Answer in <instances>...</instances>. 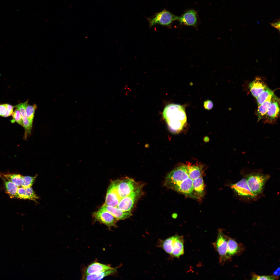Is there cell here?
<instances>
[{"label": "cell", "mask_w": 280, "mask_h": 280, "mask_svg": "<svg viewBox=\"0 0 280 280\" xmlns=\"http://www.w3.org/2000/svg\"><path fill=\"white\" fill-rule=\"evenodd\" d=\"M193 198L198 199L202 197L205 193V186L201 176L193 181Z\"/></svg>", "instance_id": "18"}, {"label": "cell", "mask_w": 280, "mask_h": 280, "mask_svg": "<svg viewBox=\"0 0 280 280\" xmlns=\"http://www.w3.org/2000/svg\"><path fill=\"white\" fill-rule=\"evenodd\" d=\"M280 275V268H278L273 272V275L278 277Z\"/></svg>", "instance_id": "35"}, {"label": "cell", "mask_w": 280, "mask_h": 280, "mask_svg": "<svg viewBox=\"0 0 280 280\" xmlns=\"http://www.w3.org/2000/svg\"><path fill=\"white\" fill-rule=\"evenodd\" d=\"M16 198L20 199H30L34 201H36L38 199V197L31 187L26 188L19 187Z\"/></svg>", "instance_id": "19"}, {"label": "cell", "mask_w": 280, "mask_h": 280, "mask_svg": "<svg viewBox=\"0 0 280 280\" xmlns=\"http://www.w3.org/2000/svg\"><path fill=\"white\" fill-rule=\"evenodd\" d=\"M14 107V106L7 104V112L4 117H8L10 116L13 112Z\"/></svg>", "instance_id": "33"}, {"label": "cell", "mask_w": 280, "mask_h": 280, "mask_svg": "<svg viewBox=\"0 0 280 280\" xmlns=\"http://www.w3.org/2000/svg\"><path fill=\"white\" fill-rule=\"evenodd\" d=\"M178 18V16L164 9L148 19L150 27L157 24L171 27L173 22L177 20Z\"/></svg>", "instance_id": "5"}, {"label": "cell", "mask_w": 280, "mask_h": 280, "mask_svg": "<svg viewBox=\"0 0 280 280\" xmlns=\"http://www.w3.org/2000/svg\"><path fill=\"white\" fill-rule=\"evenodd\" d=\"M186 166L189 177L193 180L201 177L202 167L198 165L187 164Z\"/></svg>", "instance_id": "22"}, {"label": "cell", "mask_w": 280, "mask_h": 280, "mask_svg": "<svg viewBox=\"0 0 280 280\" xmlns=\"http://www.w3.org/2000/svg\"><path fill=\"white\" fill-rule=\"evenodd\" d=\"M177 20L181 25L197 28L198 22V12L193 9L188 10L180 16L178 17Z\"/></svg>", "instance_id": "9"}, {"label": "cell", "mask_w": 280, "mask_h": 280, "mask_svg": "<svg viewBox=\"0 0 280 280\" xmlns=\"http://www.w3.org/2000/svg\"><path fill=\"white\" fill-rule=\"evenodd\" d=\"M110 266L97 262L91 264L85 269L84 275H89L113 269Z\"/></svg>", "instance_id": "20"}, {"label": "cell", "mask_w": 280, "mask_h": 280, "mask_svg": "<svg viewBox=\"0 0 280 280\" xmlns=\"http://www.w3.org/2000/svg\"><path fill=\"white\" fill-rule=\"evenodd\" d=\"M267 87L262 79L259 77H256L249 85L250 90L255 98Z\"/></svg>", "instance_id": "17"}, {"label": "cell", "mask_w": 280, "mask_h": 280, "mask_svg": "<svg viewBox=\"0 0 280 280\" xmlns=\"http://www.w3.org/2000/svg\"><path fill=\"white\" fill-rule=\"evenodd\" d=\"M229 237L225 235L222 230H219L216 240L214 244V247L220 256V262L224 263L226 261L227 243Z\"/></svg>", "instance_id": "8"}, {"label": "cell", "mask_w": 280, "mask_h": 280, "mask_svg": "<svg viewBox=\"0 0 280 280\" xmlns=\"http://www.w3.org/2000/svg\"><path fill=\"white\" fill-rule=\"evenodd\" d=\"M143 184H140L127 196L122 198L117 207L124 211H130L142 193Z\"/></svg>", "instance_id": "6"}, {"label": "cell", "mask_w": 280, "mask_h": 280, "mask_svg": "<svg viewBox=\"0 0 280 280\" xmlns=\"http://www.w3.org/2000/svg\"><path fill=\"white\" fill-rule=\"evenodd\" d=\"M37 108L35 103L32 105L28 104L26 109L27 116L31 125H32L36 110Z\"/></svg>", "instance_id": "27"}, {"label": "cell", "mask_w": 280, "mask_h": 280, "mask_svg": "<svg viewBox=\"0 0 280 280\" xmlns=\"http://www.w3.org/2000/svg\"><path fill=\"white\" fill-rule=\"evenodd\" d=\"M270 24L272 26L276 29L279 32H280V24L279 19L275 22L270 23Z\"/></svg>", "instance_id": "34"}, {"label": "cell", "mask_w": 280, "mask_h": 280, "mask_svg": "<svg viewBox=\"0 0 280 280\" xmlns=\"http://www.w3.org/2000/svg\"><path fill=\"white\" fill-rule=\"evenodd\" d=\"M279 100L274 94L272 95L270 104L264 117L265 123H274L277 118L279 112Z\"/></svg>", "instance_id": "11"}, {"label": "cell", "mask_w": 280, "mask_h": 280, "mask_svg": "<svg viewBox=\"0 0 280 280\" xmlns=\"http://www.w3.org/2000/svg\"><path fill=\"white\" fill-rule=\"evenodd\" d=\"M99 209L107 211L111 214L118 220L126 219L132 215L131 211H124L117 207L110 206L104 204Z\"/></svg>", "instance_id": "16"}, {"label": "cell", "mask_w": 280, "mask_h": 280, "mask_svg": "<svg viewBox=\"0 0 280 280\" xmlns=\"http://www.w3.org/2000/svg\"><path fill=\"white\" fill-rule=\"evenodd\" d=\"M163 116L170 130L174 132L181 130L186 123L187 117L184 108L180 104H171L166 106Z\"/></svg>", "instance_id": "1"}, {"label": "cell", "mask_w": 280, "mask_h": 280, "mask_svg": "<svg viewBox=\"0 0 280 280\" xmlns=\"http://www.w3.org/2000/svg\"><path fill=\"white\" fill-rule=\"evenodd\" d=\"M157 246L163 249L172 257L178 258L184 253V240L183 236L176 235L164 240L159 239Z\"/></svg>", "instance_id": "2"}, {"label": "cell", "mask_w": 280, "mask_h": 280, "mask_svg": "<svg viewBox=\"0 0 280 280\" xmlns=\"http://www.w3.org/2000/svg\"><path fill=\"white\" fill-rule=\"evenodd\" d=\"M28 100L25 102L20 103L14 106L18 109L20 111L22 117L23 127L25 130V138H27L28 135L30 134L31 133L32 127L27 116L26 112V107L28 105Z\"/></svg>", "instance_id": "14"}, {"label": "cell", "mask_w": 280, "mask_h": 280, "mask_svg": "<svg viewBox=\"0 0 280 280\" xmlns=\"http://www.w3.org/2000/svg\"><path fill=\"white\" fill-rule=\"evenodd\" d=\"M189 177L186 165L175 168L166 176L164 183L167 187L173 190L185 180Z\"/></svg>", "instance_id": "3"}, {"label": "cell", "mask_w": 280, "mask_h": 280, "mask_svg": "<svg viewBox=\"0 0 280 280\" xmlns=\"http://www.w3.org/2000/svg\"><path fill=\"white\" fill-rule=\"evenodd\" d=\"M116 181L117 192L121 199L128 195L139 185L133 179L127 177Z\"/></svg>", "instance_id": "7"}, {"label": "cell", "mask_w": 280, "mask_h": 280, "mask_svg": "<svg viewBox=\"0 0 280 280\" xmlns=\"http://www.w3.org/2000/svg\"><path fill=\"white\" fill-rule=\"evenodd\" d=\"M213 106V103L210 100H207L204 102V107L206 109L208 110H210L212 108Z\"/></svg>", "instance_id": "32"}, {"label": "cell", "mask_w": 280, "mask_h": 280, "mask_svg": "<svg viewBox=\"0 0 280 280\" xmlns=\"http://www.w3.org/2000/svg\"><path fill=\"white\" fill-rule=\"evenodd\" d=\"M1 175L6 179L16 185L18 187H22L23 182V176L18 174H2Z\"/></svg>", "instance_id": "25"}, {"label": "cell", "mask_w": 280, "mask_h": 280, "mask_svg": "<svg viewBox=\"0 0 280 280\" xmlns=\"http://www.w3.org/2000/svg\"><path fill=\"white\" fill-rule=\"evenodd\" d=\"M121 199L117 192L116 180L112 181L108 188L104 204L117 207Z\"/></svg>", "instance_id": "12"}, {"label": "cell", "mask_w": 280, "mask_h": 280, "mask_svg": "<svg viewBox=\"0 0 280 280\" xmlns=\"http://www.w3.org/2000/svg\"><path fill=\"white\" fill-rule=\"evenodd\" d=\"M13 120L12 122H16L18 124L23 127V121L21 114L20 111L17 109H16L12 114Z\"/></svg>", "instance_id": "29"}, {"label": "cell", "mask_w": 280, "mask_h": 280, "mask_svg": "<svg viewBox=\"0 0 280 280\" xmlns=\"http://www.w3.org/2000/svg\"><path fill=\"white\" fill-rule=\"evenodd\" d=\"M251 280H272L277 279L278 277L274 275H262L260 276L253 274L251 275Z\"/></svg>", "instance_id": "30"}, {"label": "cell", "mask_w": 280, "mask_h": 280, "mask_svg": "<svg viewBox=\"0 0 280 280\" xmlns=\"http://www.w3.org/2000/svg\"><path fill=\"white\" fill-rule=\"evenodd\" d=\"M244 249L242 245L229 237L227 243L226 261L231 259L234 256L241 253Z\"/></svg>", "instance_id": "15"}, {"label": "cell", "mask_w": 280, "mask_h": 280, "mask_svg": "<svg viewBox=\"0 0 280 280\" xmlns=\"http://www.w3.org/2000/svg\"><path fill=\"white\" fill-rule=\"evenodd\" d=\"M274 94V92L267 87L256 98L258 106L263 103L270 96Z\"/></svg>", "instance_id": "26"}, {"label": "cell", "mask_w": 280, "mask_h": 280, "mask_svg": "<svg viewBox=\"0 0 280 280\" xmlns=\"http://www.w3.org/2000/svg\"><path fill=\"white\" fill-rule=\"evenodd\" d=\"M231 187L238 194L241 196L250 198L255 196L249 187L246 177L243 178L237 183L232 184Z\"/></svg>", "instance_id": "13"}, {"label": "cell", "mask_w": 280, "mask_h": 280, "mask_svg": "<svg viewBox=\"0 0 280 280\" xmlns=\"http://www.w3.org/2000/svg\"><path fill=\"white\" fill-rule=\"evenodd\" d=\"M272 95L269 96L263 103L258 106L257 112L258 121L263 118L265 116L270 104Z\"/></svg>", "instance_id": "24"}, {"label": "cell", "mask_w": 280, "mask_h": 280, "mask_svg": "<svg viewBox=\"0 0 280 280\" xmlns=\"http://www.w3.org/2000/svg\"><path fill=\"white\" fill-rule=\"evenodd\" d=\"M95 221L101 222L107 226L109 228L116 226L118 220L111 214L107 211L99 209L93 214Z\"/></svg>", "instance_id": "10"}, {"label": "cell", "mask_w": 280, "mask_h": 280, "mask_svg": "<svg viewBox=\"0 0 280 280\" xmlns=\"http://www.w3.org/2000/svg\"><path fill=\"white\" fill-rule=\"evenodd\" d=\"M270 177L268 174L257 172L253 173L247 176L246 178L248 186L255 196L262 192L265 184Z\"/></svg>", "instance_id": "4"}, {"label": "cell", "mask_w": 280, "mask_h": 280, "mask_svg": "<svg viewBox=\"0 0 280 280\" xmlns=\"http://www.w3.org/2000/svg\"><path fill=\"white\" fill-rule=\"evenodd\" d=\"M116 268L89 275H84L83 279L85 280H101L105 277L114 274L116 271Z\"/></svg>", "instance_id": "21"}, {"label": "cell", "mask_w": 280, "mask_h": 280, "mask_svg": "<svg viewBox=\"0 0 280 280\" xmlns=\"http://www.w3.org/2000/svg\"><path fill=\"white\" fill-rule=\"evenodd\" d=\"M0 176L4 184L6 193L11 198L16 197L19 187L11 181L6 179L1 174H0Z\"/></svg>", "instance_id": "23"}, {"label": "cell", "mask_w": 280, "mask_h": 280, "mask_svg": "<svg viewBox=\"0 0 280 280\" xmlns=\"http://www.w3.org/2000/svg\"><path fill=\"white\" fill-rule=\"evenodd\" d=\"M37 175L34 177L25 176L23 177V182L21 187L26 188L31 187L33 184Z\"/></svg>", "instance_id": "28"}, {"label": "cell", "mask_w": 280, "mask_h": 280, "mask_svg": "<svg viewBox=\"0 0 280 280\" xmlns=\"http://www.w3.org/2000/svg\"><path fill=\"white\" fill-rule=\"evenodd\" d=\"M7 110V104H0V116L4 117Z\"/></svg>", "instance_id": "31"}]
</instances>
